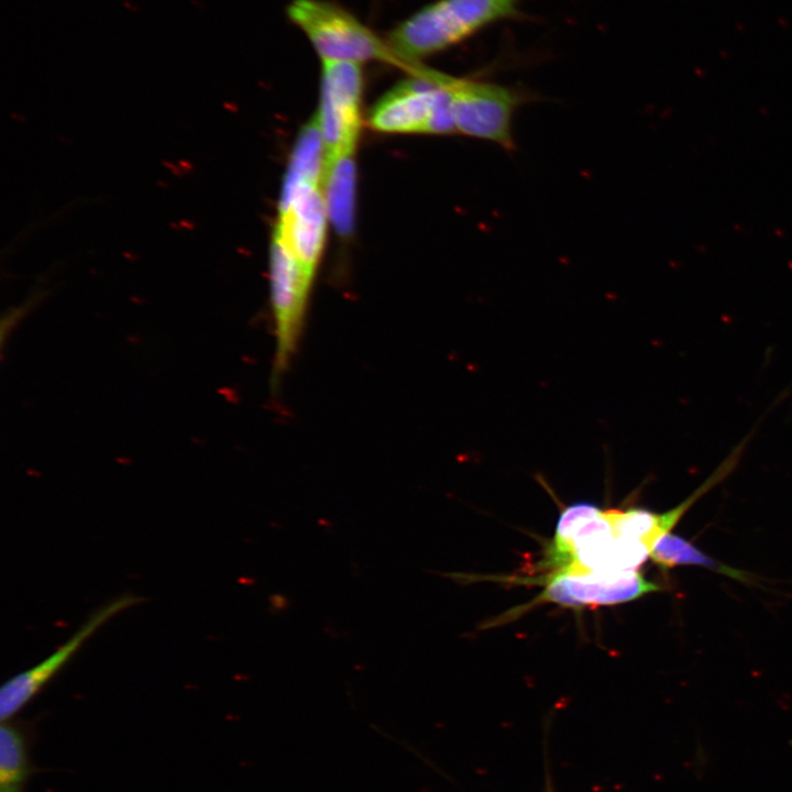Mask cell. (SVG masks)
Segmentation results:
<instances>
[{"label": "cell", "instance_id": "4", "mask_svg": "<svg viewBox=\"0 0 792 792\" xmlns=\"http://www.w3.org/2000/svg\"><path fill=\"white\" fill-rule=\"evenodd\" d=\"M439 80L449 96L457 133L507 151L515 148L514 117L534 96L519 88L441 72Z\"/></svg>", "mask_w": 792, "mask_h": 792}, {"label": "cell", "instance_id": "6", "mask_svg": "<svg viewBox=\"0 0 792 792\" xmlns=\"http://www.w3.org/2000/svg\"><path fill=\"white\" fill-rule=\"evenodd\" d=\"M542 584L537 602L573 608L616 605L661 591L637 570L600 571L574 564L553 570Z\"/></svg>", "mask_w": 792, "mask_h": 792}, {"label": "cell", "instance_id": "13", "mask_svg": "<svg viewBox=\"0 0 792 792\" xmlns=\"http://www.w3.org/2000/svg\"><path fill=\"white\" fill-rule=\"evenodd\" d=\"M649 557L663 571L680 565H694L710 569L741 582L750 581L747 572L711 558L686 539L671 532L654 544Z\"/></svg>", "mask_w": 792, "mask_h": 792}, {"label": "cell", "instance_id": "1", "mask_svg": "<svg viewBox=\"0 0 792 792\" xmlns=\"http://www.w3.org/2000/svg\"><path fill=\"white\" fill-rule=\"evenodd\" d=\"M520 0H437L393 29L387 37L404 62L448 50L484 28L517 13Z\"/></svg>", "mask_w": 792, "mask_h": 792}, {"label": "cell", "instance_id": "7", "mask_svg": "<svg viewBox=\"0 0 792 792\" xmlns=\"http://www.w3.org/2000/svg\"><path fill=\"white\" fill-rule=\"evenodd\" d=\"M321 63L320 101L316 116L327 158L356 148L363 76L360 64Z\"/></svg>", "mask_w": 792, "mask_h": 792}, {"label": "cell", "instance_id": "2", "mask_svg": "<svg viewBox=\"0 0 792 792\" xmlns=\"http://www.w3.org/2000/svg\"><path fill=\"white\" fill-rule=\"evenodd\" d=\"M644 546L618 537L605 509L590 503H575L560 515L549 563L556 569L574 564L590 570H637L649 557Z\"/></svg>", "mask_w": 792, "mask_h": 792}, {"label": "cell", "instance_id": "10", "mask_svg": "<svg viewBox=\"0 0 792 792\" xmlns=\"http://www.w3.org/2000/svg\"><path fill=\"white\" fill-rule=\"evenodd\" d=\"M327 220L321 184L301 187L278 207L274 233L312 282L324 248Z\"/></svg>", "mask_w": 792, "mask_h": 792}, {"label": "cell", "instance_id": "9", "mask_svg": "<svg viewBox=\"0 0 792 792\" xmlns=\"http://www.w3.org/2000/svg\"><path fill=\"white\" fill-rule=\"evenodd\" d=\"M438 74L419 65L374 105L370 127L383 133H427L432 114L446 97Z\"/></svg>", "mask_w": 792, "mask_h": 792}, {"label": "cell", "instance_id": "3", "mask_svg": "<svg viewBox=\"0 0 792 792\" xmlns=\"http://www.w3.org/2000/svg\"><path fill=\"white\" fill-rule=\"evenodd\" d=\"M290 21L307 36L321 62L362 64L377 61L409 73L416 64L402 61L369 26L342 7L327 0H293L287 8Z\"/></svg>", "mask_w": 792, "mask_h": 792}, {"label": "cell", "instance_id": "5", "mask_svg": "<svg viewBox=\"0 0 792 792\" xmlns=\"http://www.w3.org/2000/svg\"><path fill=\"white\" fill-rule=\"evenodd\" d=\"M312 280L283 242L273 233L270 254L271 304L274 331L273 377L288 369L302 333Z\"/></svg>", "mask_w": 792, "mask_h": 792}, {"label": "cell", "instance_id": "11", "mask_svg": "<svg viewBox=\"0 0 792 792\" xmlns=\"http://www.w3.org/2000/svg\"><path fill=\"white\" fill-rule=\"evenodd\" d=\"M355 150L324 160L321 189L328 220L343 238L351 235L354 226L356 166Z\"/></svg>", "mask_w": 792, "mask_h": 792}, {"label": "cell", "instance_id": "12", "mask_svg": "<svg viewBox=\"0 0 792 792\" xmlns=\"http://www.w3.org/2000/svg\"><path fill=\"white\" fill-rule=\"evenodd\" d=\"M324 157V145L315 116L298 134L283 180L278 206L285 205L301 187L321 184Z\"/></svg>", "mask_w": 792, "mask_h": 792}, {"label": "cell", "instance_id": "14", "mask_svg": "<svg viewBox=\"0 0 792 792\" xmlns=\"http://www.w3.org/2000/svg\"><path fill=\"white\" fill-rule=\"evenodd\" d=\"M25 734L18 723L0 727V792H22L30 774Z\"/></svg>", "mask_w": 792, "mask_h": 792}, {"label": "cell", "instance_id": "16", "mask_svg": "<svg viewBox=\"0 0 792 792\" xmlns=\"http://www.w3.org/2000/svg\"><path fill=\"white\" fill-rule=\"evenodd\" d=\"M544 760H546V763H544V791L543 792H556V787L553 783V779H552L549 762H548V756Z\"/></svg>", "mask_w": 792, "mask_h": 792}, {"label": "cell", "instance_id": "8", "mask_svg": "<svg viewBox=\"0 0 792 792\" xmlns=\"http://www.w3.org/2000/svg\"><path fill=\"white\" fill-rule=\"evenodd\" d=\"M142 602L143 597L134 594H123L107 602L48 657L8 680L0 691L1 722L11 719L28 704L105 624Z\"/></svg>", "mask_w": 792, "mask_h": 792}, {"label": "cell", "instance_id": "15", "mask_svg": "<svg viewBox=\"0 0 792 792\" xmlns=\"http://www.w3.org/2000/svg\"><path fill=\"white\" fill-rule=\"evenodd\" d=\"M268 601H270V606L274 613L282 612L289 604L288 598L285 595L279 594V593H275V594L271 595Z\"/></svg>", "mask_w": 792, "mask_h": 792}]
</instances>
